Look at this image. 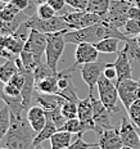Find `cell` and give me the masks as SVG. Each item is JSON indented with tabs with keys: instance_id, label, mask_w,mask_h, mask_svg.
Returning a JSON list of instances; mask_svg holds the SVG:
<instances>
[{
	"instance_id": "cell-2",
	"label": "cell",
	"mask_w": 140,
	"mask_h": 149,
	"mask_svg": "<svg viewBox=\"0 0 140 149\" xmlns=\"http://www.w3.org/2000/svg\"><path fill=\"white\" fill-rule=\"evenodd\" d=\"M37 132L31 127L23 114L10 113V126L4 138L8 149H35V136Z\"/></svg>"
},
{
	"instance_id": "cell-50",
	"label": "cell",
	"mask_w": 140,
	"mask_h": 149,
	"mask_svg": "<svg viewBox=\"0 0 140 149\" xmlns=\"http://www.w3.org/2000/svg\"><path fill=\"white\" fill-rule=\"evenodd\" d=\"M90 149H100L99 147H94V148H90Z\"/></svg>"
},
{
	"instance_id": "cell-16",
	"label": "cell",
	"mask_w": 140,
	"mask_h": 149,
	"mask_svg": "<svg viewBox=\"0 0 140 149\" xmlns=\"http://www.w3.org/2000/svg\"><path fill=\"white\" fill-rule=\"evenodd\" d=\"M36 102L46 112H52L61 108L67 100L59 94H41V93H39V95L36 97Z\"/></svg>"
},
{
	"instance_id": "cell-3",
	"label": "cell",
	"mask_w": 140,
	"mask_h": 149,
	"mask_svg": "<svg viewBox=\"0 0 140 149\" xmlns=\"http://www.w3.org/2000/svg\"><path fill=\"white\" fill-rule=\"evenodd\" d=\"M26 24L30 27L31 30H37L42 33H57V32H68L71 31L68 29V24L64 19L63 15H55L49 19H41L37 17V14L29 17V19L26 21Z\"/></svg>"
},
{
	"instance_id": "cell-25",
	"label": "cell",
	"mask_w": 140,
	"mask_h": 149,
	"mask_svg": "<svg viewBox=\"0 0 140 149\" xmlns=\"http://www.w3.org/2000/svg\"><path fill=\"white\" fill-rule=\"evenodd\" d=\"M21 61L23 63V67L29 71H35V68L37 66L42 63V58L41 57H37V55L32 54V53H29V52H22L20 55Z\"/></svg>"
},
{
	"instance_id": "cell-5",
	"label": "cell",
	"mask_w": 140,
	"mask_h": 149,
	"mask_svg": "<svg viewBox=\"0 0 140 149\" xmlns=\"http://www.w3.org/2000/svg\"><path fill=\"white\" fill-rule=\"evenodd\" d=\"M98 93H99V100L103 103V105L107 108L111 113H116L120 111L117 107V100L118 98V90L117 85L112 80L107 79V77L102 76L98 81Z\"/></svg>"
},
{
	"instance_id": "cell-47",
	"label": "cell",
	"mask_w": 140,
	"mask_h": 149,
	"mask_svg": "<svg viewBox=\"0 0 140 149\" xmlns=\"http://www.w3.org/2000/svg\"><path fill=\"white\" fill-rule=\"evenodd\" d=\"M136 131H138V134H139V138H140V126L136 127Z\"/></svg>"
},
{
	"instance_id": "cell-35",
	"label": "cell",
	"mask_w": 140,
	"mask_h": 149,
	"mask_svg": "<svg viewBox=\"0 0 140 149\" xmlns=\"http://www.w3.org/2000/svg\"><path fill=\"white\" fill-rule=\"evenodd\" d=\"M3 93H4L5 95H9V97H20L21 95V89H18L17 86L13 85L12 82H7V84H4Z\"/></svg>"
},
{
	"instance_id": "cell-21",
	"label": "cell",
	"mask_w": 140,
	"mask_h": 149,
	"mask_svg": "<svg viewBox=\"0 0 140 149\" xmlns=\"http://www.w3.org/2000/svg\"><path fill=\"white\" fill-rule=\"evenodd\" d=\"M18 72H20V68H18L17 63H15V59L5 61V63L0 66V81L3 84H7Z\"/></svg>"
},
{
	"instance_id": "cell-34",
	"label": "cell",
	"mask_w": 140,
	"mask_h": 149,
	"mask_svg": "<svg viewBox=\"0 0 140 149\" xmlns=\"http://www.w3.org/2000/svg\"><path fill=\"white\" fill-rule=\"evenodd\" d=\"M55 13H57V12H55L48 3H45V4H41L37 7L36 14H37V17L41 18V19H49V18L55 17Z\"/></svg>"
},
{
	"instance_id": "cell-17",
	"label": "cell",
	"mask_w": 140,
	"mask_h": 149,
	"mask_svg": "<svg viewBox=\"0 0 140 149\" xmlns=\"http://www.w3.org/2000/svg\"><path fill=\"white\" fill-rule=\"evenodd\" d=\"M46 114H48V121H46V125H45L44 129H42L40 132H37V135L35 136V140H33L35 147L42 144V143H44L45 140H48V139L50 140L52 136L58 131V127L54 123V121H53L50 114H49V112H46Z\"/></svg>"
},
{
	"instance_id": "cell-51",
	"label": "cell",
	"mask_w": 140,
	"mask_h": 149,
	"mask_svg": "<svg viewBox=\"0 0 140 149\" xmlns=\"http://www.w3.org/2000/svg\"><path fill=\"white\" fill-rule=\"evenodd\" d=\"M127 1H130V3H134V0H127Z\"/></svg>"
},
{
	"instance_id": "cell-14",
	"label": "cell",
	"mask_w": 140,
	"mask_h": 149,
	"mask_svg": "<svg viewBox=\"0 0 140 149\" xmlns=\"http://www.w3.org/2000/svg\"><path fill=\"white\" fill-rule=\"evenodd\" d=\"M98 145L100 149H122L123 143L121 140L118 127L104 130L102 135L98 136Z\"/></svg>"
},
{
	"instance_id": "cell-54",
	"label": "cell",
	"mask_w": 140,
	"mask_h": 149,
	"mask_svg": "<svg viewBox=\"0 0 140 149\" xmlns=\"http://www.w3.org/2000/svg\"><path fill=\"white\" fill-rule=\"evenodd\" d=\"M111 1H113V0H111Z\"/></svg>"
},
{
	"instance_id": "cell-19",
	"label": "cell",
	"mask_w": 140,
	"mask_h": 149,
	"mask_svg": "<svg viewBox=\"0 0 140 149\" xmlns=\"http://www.w3.org/2000/svg\"><path fill=\"white\" fill-rule=\"evenodd\" d=\"M57 74H53L50 77L41 80L39 82H35V89L41 94H58L59 89H58V80H57Z\"/></svg>"
},
{
	"instance_id": "cell-12",
	"label": "cell",
	"mask_w": 140,
	"mask_h": 149,
	"mask_svg": "<svg viewBox=\"0 0 140 149\" xmlns=\"http://www.w3.org/2000/svg\"><path fill=\"white\" fill-rule=\"evenodd\" d=\"M114 67L117 71V79L116 84L123 81L127 79H132V70H131V59L127 54L126 48L123 46L122 50L117 53V59L114 62Z\"/></svg>"
},
{
	"instance_id": "cell-52",
	"label": "cell",
	"mask_w": 140,
	"mask_h": 149,
	"mask_svg": "<svg viewBox=\"0 0 140 149\" xmlns=\"http://www.w3.org/2000/svg\"><path fill=\"white\" fill-rule=\"evenodd\" d=\"M0 149H8V148H0Z\"/></svg>"
},
{
	"instance_id": "cell-8",
	"label": "cell",
	"mask_w": 140,
	"mask_h": 149,
	"mask_svg": "<svg viewBox=\"0 0 140 149\" xmlns=\"http://www.w3.org/2000/svg\"><path fill=\"white\" fill-rule=\"evenodd\" d=\"M105 63L104 62H93V63L84 64L81 67V77L85 84L89 86V94L94 93V88L98 85V81L103 76Z\"/></svg>"
},
{
	"instance_id": "cell-48",
	"label": "cell",
	"mask_w": 140,
	"mask_h": 149,
	"mask_svg": "<svg viewBox=\"0 0 140 149\" xmlns=\"http://www.w3.org/2000/svg\"><path fill=\"white\" fill-rule=\"evenodd\" d=\"M122 149H134V148H131V147H126V145H123Z\"/></svg>"
},
{
	"instance_id": "cell-15",
	"label": "cell",
	"mask_w": 140,
	"mask_h": 149,
	"mask_svg": "<svg viewBox=\"0 0 140 149\" xmlns=\"http://www.w3.org/2000/svg\"><path fill=\"white\" fill-rule=\"evenodd\" d=\"M26 117L31 127L36 132L41 131L46 125V121H48L46 111L42 107H40V105H32V107H30V109L26 113Z\"/></svg>"
},
{
	"instance_id": "cell-30",
	"label": "cell",
	"mask_w": 140,
	"mask_h": 149,
	"mask_svg": "<svg viewBox=\"0 0 140 149\" xmlns=\"http://www.w3.org/2000/svg\"><path fill=\"white\" fill-rule=\"evenodd\" d=\"M53 74H55L54 71L50 70V67L46 63H41L40 66H37L33 71V76H35V82H39L41 80L46 79V77H50Z\"/></svg>"
},
{
	"instance_id": "cell-6",
	"label": "cell",
	"mask_w": 140,
	"mask_h": 149,
	"mask_svg": "<svg viewBox=\"0 0 140 149\" xmlns=\"http://www.w3.org/2000/svg\"><path fill=\"white\" fill-rule=\"evenodd\" d=\"M132 3L127 0H113L111 1V7L105 15L104 21L112 27H116L120 30L121 27H125V24L129 21V9L132 7Z\"/></svg>"
},
{
	"instance_id": "cell-38",
	"label": "cell",
	"mask_w": 140,
	"mask_h": 149,
	"mask_svg": "<svg viewBox=\"0 0 140 149\" xmlns=\"http://www.w3.org/2000/svg\"><path fill=\"white\" fill-rule=\"evenodd\" d=\"M12 5H14L20 12H26L31 5V0H12Z\"/></svg>"
},
{
	"instance_id": "cell-29",
	"label": "cell",
	"mask_w": 140,
	"mask_h": 149,
	"mask_svg": "<svg viewBox=\"0 0 140 149\" xmlns=\"http://www.w3.org/2000/svg\"><path fill=\"white\" fill-rule=\"evenodd\" d=\"M61 112H62L63 117L67 121L68 120L77 118V103H76V102L67 100L66 103L61 107Z\"/></svg>"
},
{
	"instance_id": "cell-36",
	"label": "cell",
	"mask_w": 140,
	"mask_h": 149,
	"mask_svg": "<svg viewBox=\"0 0 140 149\" xmlns=\"http://www.w3.org/2000/svg\"><path fill=\"white\" fill-rule=\"evenodd\" d=\"M66 4H68L76 10H86L89 0H66Z\"/></svg>"
},
{
	"instance_id": "cell-37",
	"label": "cell",
	"mask_w": 140,
	"mask_h": 149,
	"mask_svg": "<svg viewBox=\"0 0 140 149\" xmlns=\"http://www.w3.org/2000/svg\"><path fill=\"white\" fill-rule=\"evenodd\" d=\"M103 74L107 79L112 80V81H113L114 79H117V71H116V67H114V63H105Z\"/></svg>"
},
{
	"instance_id": "cell-55",
	"label": "cell",
	"mask_w": 140,
	"mask_h": 149,
	"mask_svg": "<svg viewBox=\"0 0 140 149\" xmlns=\"http://www.w3.org/2000/svg\"><path fill=\"white\" fill-rule=\"evenodd\" d=\"M0 22H1V21H0Z\"/></svg>"
},
{
	"instance_id": "cell-24",
	"label": "cell",
	"mask_w": 140,
	"mask_h": 149,
	"mask_svg": "<svg viewBox=\"0 0 140 149\" xmlns=\"http://www.w3.org/2000/svg\"><path fill=\"white\" fill-rule=\"evenodd\" d=\"M9 126H10V109L7 104H4V107L0 109V143L4 140Z\"/></svg>"
},
{
	"instance_id": "cell-41",
	"label": "cell",
	"mask_w": 140,
	"mask_h": 149,
	"mask_svg": "<svg viewBox=\"0 0 140 149\" xmlns=\"http://www.w3.org/2000/svg\"><path fill=\"white\" fill-rule=\"evenodd\" d=\"M46 1H48V0H31V3H33V4L37 5V7H39V5H41V4H45Z\"/></svg>"
},
{
	"instance_id": "cell-11",
	"label": "cell",
	"mask_w": 140,
	"mask_h": 149,
	"mask_svg": "<svg viewBox=\"0 0 140 149\" xmlns=\"http://www.w3.org/2000/svg\"><path fill=\"white\" fill-rule=\"evenodd\" d=\"M94 109H93V102L90 95L85 99H80L77 103V118L85 126L86 131L95 132V122H94Z\"/></svg>"
},
{
	"instance_id": "cell-23",
	"label": "cell",
	"mask_w": 140,
	"mask_h": 149,
	"mask_svg": "<svg viewBox=\"0 0 140 149\" xmlns=\"http://www.w3.org/2000/svg\"><path fill=\"white\" fill-rule=\"evenodd\" d=\"M121 40L114 39V37H109V39H104L102 41H99L98 44H95V48L98 49L99 53L103 54H114L118 53V42Z\"/></svg>"
},
{
	"instance_id": "cell-4",
	"label": "cell",
	"mask_w": 140,
	"mask_h": 149,
	"mask_svg": "<svg viewBox=\"0 0 140 149\" xmlns=\"http://www.w3.org/2000/svg\"><path fill=\"white\" fill-rule=\"evenodd\" d=\"M66 32H57L48 35V45L45 50V63L50 67L52 71L58 73V63L62 58V54L66 48V40H64Z\"/></svg>"
},
{
	"instance_id": "cell-53",
	"label": "cell",
	"mask_w": 140,
	"mask_h": 149,
	"mask_svg": "<svg viewBox=\"0 0 140 149\" xmlns=\"http://www.w3.org/2000/svg\"><path fill=\"white\" fill-rule=\"evenodd\" d=\"M139 82H140V79H139Z\"/></svg>"
},
{
	"instance_id": "cell-1",
	"label": "cell",
	"mask_w": 140,
	"mask_h": 149,
	"mask_svg": "<svg viewBox=\"0 0 140 149\" xmlns=\"http://www.w3.org/2000/svg\"><path fill=\"white\" fill-rule=\"evenodd\" d=\"M114 37L121 41H127L130 39L126 33H122L116 27H112L105 21L94 24L91 27H86L81 30H75L68 31L64 33V40L67 44H82V42H89V44H98L99 41L104 39H109Z\"/></svg>"
},
{
	"instance_id": "cell-9",
	"label": "cell",
	"mask_w": 140,
	"mask_h": 149,
	"mask_svg": "<svg viewBox=\"0 0 140 149\" xmlns=\"http://www.w3.org/2000/svg\"><path fill=\"white\" fill-rule=\"evenodd\" d=\"M118 132H120L123 145L131 147L134 149H140V138L138 131H136V126L131 121L127 120L126 117L121 118V123L118 126Z\"/></svg>"
},
{
	"instance_id": "cell-20",
	"label": "cell",
	"mask_w": 140,
	"mask_h": 149,
	"mask_svg": "<svg viewBox=\"0 0 140 149\" xmlns=\"http://www.w3.org/2000/svg\"><path fill=\"white\" fill-rule=\"evenodd\" d=\"M72 134L67 131H57L50 138V149H67L71 145Z\"/></svg>"
},
{
	"instance_id": "cell-40",
	"label": "cell",
	"mask_w": 140,
	"mask_h": 149,
	"mask_svg": "<svg viewBox=\"0 0 140 149\" xmlns=\"http://www.w3.org/2000/svg\"><path fill=\"white\" fill-rule=\"evenodd\" d=\"M127 15H129V19H138V21H140V8L132 5V7L129 9Z\"/></svg>"
},
{
	"instance_id": "cell-13",
	"label": "cell",
	"mask_w": 140,
	"mask_h": 149,
	"mask_svg": "<svg viewBox=\"0 0 140 149\" xmlns=\"http://www.w3.org/2000/svg\"><path fill=\"white\" fill-rule=\"evenodd\" d=\"M99 52L95 48L94 44H89V42H82L79 44L75 50V64L80 66V64H88L93 62L98 61Z\"/></svg>"
},
{
	"instance_id": "cell-28",
	"label": "cell",
	"mask_w": 140,
	"mask_h": 149,
	"mask_svg": "<svg viewBox=\"0 0 140 149\" xmlns=\"http://www.w3.org/2000/svg\"><path fill=\"white\" fill-rule=\"evenodd\" d=\"M125 42V48L127 50V54H129L130 59L131 61H140V46L136 42L135 37H130L127 41Z\"/></svg>"
},
{
	"instance_id": "cell-7",
	"label": "cell",
	"mask_w": 140,
	"mask_h": 149,
	"mask_svg": "<svg viewBox=\"0 0 140 149\" xmlns=\"http://www.w3.org/2000/svg\"><path fill=\"white\" fill-rule=\"evenodd\" d=\"M118 90V98L122 105L129 109L134 102L140 99V82L132 79H127L116 84Z\"/></svg>"
},
{
	"instance_id": "cell-32",
	"label": "cell",
	"mask_w": 140,
	"mask_h": 149,
	"mask_svg": "<svg viewBox=\"0 0 140 149\" xmlns=\"http://www.w3.org/2000/svg\"><path fill=\"white\" fill-rule=\"evenodd\" d=\"M125 32L129 37H135L140 35V21L138 19H129L127 23L125 24Z\"/></svg>"
},
{
	"instance_id": "cell-26",
	"label": "cell",
	"mask_w": 140,
	"mask_h": 149,
	"mask_svg": "<svg viewBox=\"0 0 140 149\" xmlns=\"http://www.w3.org/2000/svg\"><path fill=\"white\" fill-rule=\"evenodd\" d=\"M59 131H67V132H71V134H76V135H84L86 132L85 130V126L84 123L80 121L79 118H73V120H68L64 126L62 127Z\"/></svg>"
},
{
	"instance_id": "cell-46",
	"label": "cell",
	"mask_w": 140,
	"mask_h": 149,
	"mask_svg": "<svg viewBox=\"0 0 140 149\" xmlns=\"http://www.w3.org/2000/svg\"><path fill=\"white\" fill-rule=\"evenodd\" d=\"M35 149H45L44 147H42V145L41 144H40V145H37V147H35Z\"/></svg>"
},
{
	"instance_id": "cell-44",
	"label": "cell",
	"mask_w": 140,
	"mask_h": 149,
	"mask_svg": "<svg viewBox=\"0 0 140 149\" xmlns=\"http://www.w3.org/2000/svg\"><path fill=\"white\" fill-rule=\"evenodd\" d=\"M135 40H136V42H138V45L140 46V35H138V36H135Z\"/></svg>"
},
{
	"instance_id": "cell-39",
	"label": "cell",
	"mask_w": 140,
	"mask_h": 149,
	"mask_svg": "<svg viewBox=\"0 0 140 149\" xmlns=\"http://www.w3.org/2000/svg\"><path fill=\"white\" fill-rule=\"evenodd\" d=\"M46 3H48V4L50 5L57 13L61 12V10H63L64 5H66V0H48Z\"/></svg>"
},
{
	"instance_id": "cell-43",
	"label": "cell",
	"mask_w": 140,
	"mask_h": 149,
	"mask_svg": "<svg viewBox=\"0 0 140 149\" xmlns=\"http://www.w3.org/2000/svg\"><path fill=\"white\" fill-rule=\"evenodd\" d=\"M3 89H4V84L0 81V97H1V94H3Z\"/></svg>"
},
{
	"instance_id": "cell-27",
	"label": "cell",
	"mask_w": 140,
	"mask_h": 149,
	"mask_svg": "<svg viewBox=\"0 0 140 149\" xmlns=\"http://www.w3.org/2000/svg\"><path fill=\"white\" fill-rule=\"evenodd\" d=\"M20 13L21 12L18 10L14 5L8 3V4H5L4 7L0 9V21H1V22H10L14 18H17V15Z\"/></svg>"
},
{
	"instance_id": "cell-31",
	"label": "cell",
	"mask_w": 140,
	"mask_h": 149,
	"mask_svg": "<svg viewBox=\"0 0 140 149\" xmlns=\"http://www.w3.org/2000/svg\"><path fill=\"white\" fill-rule=\"evenodd\" d=\"M127 113H129V117H130V121L135 125L136 127L140 126V99L130 105L129 109H126Z\"/></svg>"
},
{
	"instance_id": "cell-42",
	"label": "cell",
	"mask_w": 140,
	"mask_h": 149,
	"mask_svg": "<svg viewBox=\"0 0 140 149\" xmlns=\"http://www.w3.org/2000/svg\"><path fill=\"white\" fill-rule=\"evenodd\" d=\"M135 7H138V8H140V0H134V3H132Z\"/></svg>"
},
{
	"instance_id": "cell-49",
	"label": "cell",
	"mask_w": 140,
	"mask_h": 149,
	"mask_svg": "<svg viewBox=\"0 0 140 149\" xmlns=\"http://www.w3.org/2000/svg\"><path fill=\"white\" fill-rule=\"evenodd\" d=\"M4 5H5V4H4V3H1V1H0V9H1L3 7H4Z\"/></svg>"
},
{
	"instance_id": "cell-10",
	"label": "cell",
	"mask_w": 140,
	"mask_h": 149,
	"mask_svg": "<svg viewBox=\"0 0 140 149\" xmlns=\"http://www.w3.org/2000/svg\"><path fill=\"white\" fill-rule=\"evenodd\" d=\"M46 45H48V35L40 32L37 30H31L23 50L42 58V55H45Z\"/></svg>"
},
{
	"instance_id": "cell-33",
	"label": "cell",
	"mask_w": 140,
	"mask_h": 149,
	"mask_svg": "<svg viewBox=\"0 0 140 149\" xmlns=\"http://www.w3.org/2000/svg\"><path fill=\"white\" fill-rule=\"evenodd\" d=\"M94 147H99L98 141L96 143H86L82 139L81 135H77V138L71 143V145L67 149H90V148H94Z\"/></svg>"
},
{
	"instance_id": "cell-45",
	"label": "cell",
	"mask_w": 140,
	"mask_h": 149,
	"mask_svg": "<svg viewBox=\"0 0 140 149\" xmlns=\"http://www.w3.org/2000/svg\"><path fill=\"white\" fill-rule=\"evenodd\" d=\"M0 1H1V3H4V4H8V3H10L12 0H0Z\"/></svg>"
},
{
	"instance_id": "cell-22",
	"label": "cell",
	"mask_w": 140,
	"mask_h": 149,
	"mask_svg": "<svg viewBox=\"0 0 140 149\" xmlns=\"http://www.w3.org/2000/svg\"><path fill=\"white\" fill-rule=\"evenodd\" d=\"M109 7H111V0H89L86 12L95 13L100 15V17L105 18L108 10H109Z\"/></svg>"
},
{
	"instance_id": "cell-18",
	"label": "cell",
	"mask_w": 140,
	"mask_h": 149,
	"mask_svg": "<svg viewBox=\"0 0 140 149\" xmlns=\"http://www.w3.org/2000/svg\"><path fill=\"white\" fill-rule=\"evenodd\" d=\"M29 19V15L24 12H21L10 22H0V35H13V33L21 27V24Z\"/></svg>"
}]
</instances>
